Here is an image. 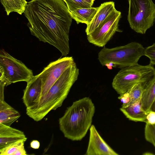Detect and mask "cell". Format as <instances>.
<instances>
[{
	"label": "cell",
	"mask_w": 155,
	"mask_h": 155,
	"mask_svg": "<svg viewBox=\"0 0 155 155\" xmlns=\"http://www.w3.org/2000/svg\"><path fill=\"white\" fill-rule=\"evenodd\" d=\"M24 13L32 35L56 48L62 56L69 54L72 18L63 0H31Z\"/></svg>",
	"instance_id": "obj_1"
},
{
	"label": "cell",
	"mask_w": 155,
	"mask_h": 155,
	"mask_svg": "<svg viewBox=\"0 0 155 155\" xmlns=\"http://www.w3.org/2000/svg\"><path fill=\"white\" fill-rule=\"evenodd\" d=\"M79 75V69L74 62L34 105L26 108L27 115L35 121H38L51 110L61 107Z\"/></svg>",
	"instance_id": "obj_2"
},
{
	"label": "cell",
	"mask_w": 155,
	"mask_h": 155,
	"mask_svg": "<svg viewBox=\"0 0 155 155\" xmlns=\"http://www.w3.org/2000/svg\"><path fill=\"white\" fill-rule=\"evenodd\" d=\"M95 109L89 97L74 102L59 119L60 129L64 137L72 141L81 140L91 126Z\"/></svg>",
	"instance_id": "obj_3"
},
{
	"label": "cell",
	"mask_w": 155,
	"mask_h": 155,
	"mask_svg": "<svg viewBox=\"0 0 155 155\" xmlns=\"http://www.w3.org/2000/svg\"><path fill=\"white\" fill-rule=\"evenodd\" d=\"M145 48L136 42L111 48L104 46L98 54V59L102 66L109 69L122 68L138 64L140 58L144 55Z\"/></svg>",
	"instance_id": "obj_4"
},
{
	"label": "cell",
	"mask_w": 155,
	"mask_h": 155,
	"mask_svg": "<svg viewBox=\"0 0 155 155\" xmlns=\"http://www.w3.org/2000/svg\"><path fill=\"white\" fill-rule=\"evenodd\" d=\"M155 74L153 65L138 64L121 68L114 78L112 86L118 94H124L137 84H147Z\"/></svg>",
	"instance_id": "obj_5"
},
{
	"label": "cell",
	"mask_w": 155,
	"mask_h": 155,
	"mask_svg": "<svg viewBox=\"0 0 155 155\" xmlns=\"http://www.w3.org/2000/svg\"><path fill=\"white\" fill-rule=\"evenodd\" d=\"M127 20L137 33L145 34L155 21V4L152 0H128Z\"/></svg>",
	"instance_id": "obj_6"
},
{
	"label": "cell",
	"mask_w": 155,
	"mask_h": 155,
	"mask_svg": "<svg viewBox=\"0 0 155 155\" xmlns=\"http://www.w3.org/2000/svg\"><path fill=\"white\" fill-rule=\"evenodd\" d=\"M0 74L6 86L18 82L27 83L34 76L32 70L3 49L0 51Z\"/></svg>",
	"instance_id": "obj_7"
},
{
	"label": "cell",
	"mask_w": 155,
	"mask_h": 155,
	"mask_svg": "<svg viewBox=\"0 0 155 155\" xmlns=\"http://www.w3.org/2000/svg\"><path fill=\"white\" fill-rule=\"evenodd\" d=\"M121 17V12L115 9L97 28L87 35L89 42L99 47L104 46L116 32H122L118 27Z\"/></svg>",
	"instance_id": "obj_8"
},
{
	"label": "cell",
	"mask_w": 155,
	"mask_h": 155,
	"mask_svg": "<svg viewBox=\"0 0 155 155\" xmlns=\"http://www.w3.org/2000/svg\"><path fill=\"white\" fill-rule=\"evenodd\" d=\"M74 62L72 57L60 58L50 62L38 74L41 79L42 83V91L40 98L47 92L66 69Z\"/></svg>",
	"instance_id": "obj_9"
},
{
	"label": "cell",
	"mask_w": 155,
	"mask_h": 155,
	"mask_svg": "<svg viewBox=\"0 0 155 155\" xmlns=\"http://www.w3.org/2000/svg\"><path fill=\"white\" fill-rule=\"evenodd\" d=\"M85 155H118L105 141L94 125L90 128L88 144Z\"/></svg>",
	"instance_id": "obj_10"
},
{
	"label": "cell",
	"mask_w": 155,
	"mask_h": 155,
	"mask_svg": "<svg viewBox=\"0 0 155 155\" xmlns=\"http://www.w3.org/2000/svg\"><path fill=\"white\" fill-rule=\"evenodd\" d=\"M42 88L41 79L38 75L34 76L31 79L27 82L24 90L22 99L26 108L34 105L40 98Z\"/></svg>",
	"instance_id": "obj_11"
},
{
	"label": "cell",
	"mask_w": 155,
	"mask_h": 155,
	"mask_svg": "<svg viewBox=\"0 0 155 155\" xmlns=\"http://www.w3.org/2000/svg\"><path fill=\"white\" fill-rule=\"evenodd\" d=\"M6 86L4 81L0 80V123L11 125L21 116L19 113L4 100V91Z\"/></svg>",
	"instance_id": "obj_12"
},
{
	"label": "cell",
	"mask_w": 155,
	"mask_h": 155,
	"mask_svg": "<svg viewBox=\"0 0 155 155\" xmlns=\"http://www.w3.org/2000/svg\"><path fill=\"white\" fill-rule=\"evenodd\" d=\"M27 139L23 132L0 123V149L17 141Z\"/></svg>",
	"instance_id": "obj_13"
},
{
	"label": "cell",
	"mask_w": 155,
	"mask_h": 155,
	"mask_svg": "<svg viewBox=\"0 0 155 155\" xmlns=\"http://www.w3.org/2000/svg\"><path fill=\"white\" fill-rule=\"evenodd\" d=\"M115 9L114 2L113 1L101 4L91 22L87 25L85 31L87 35L93 31Z\"/></svg>",
	"instance_id": "obj_14"
},
{
	"label": "cell",
	"mask_w": 155,
	"mask_h": 155,
	"mask_svg": "<svg viewBox=\"0 0 155 155\" xmlns=\"http://www.w3.org/2000/svg\"><path fill=\"white\" fill-rule=\"evenodd\" d=\"M121 111L129 120L146 123L148 112L143 108L141 100L126 107H121Z\"/></svg>",
	"instance_id": "obj_15"
},
{
	"label": "cell",
	"mask_w": 155,
	"mask_h": 155,
	"mask_svg": "<svg viewBox=\"0 0 155 155\" xmlns=\"http://www.w3.org/2000/svg\"><path fill=\"white\" fill-rule=\"evenodd\" d=\"M98 7L78 8L69 12L72 18L77 24L84 23L87 25L91 21L96 13Z\"/></svg>",
	"instance_id": "obj_16"
},
{
	"label": "cell",
	"mask_w": 155,
	"mask_h": 155,
	"mask_svg": "<svg viewBox=\"0 0 155 155\" xmlns=\"http://www.w3.org/2000/svg\"><path fill=\"white\" fill-rule=\"evenodd\" d=\"M155 99V74L147 84L142 93L141 101L143 109L147 112Z\"/></svg>",
	"instance_id": "obj_17"
},
{
	"label": "cell",
	"mask_w": 155,
	"mask_h": 155,
	"mask_svg": "<svg viewBox=\"0 0 155 155\" xmlns=\"http://www.w3.org/2000/svg\"><path fill=\"white\" fill-rule=\"evenodd\" d=\"M7 15L13 12L21 15L25 10L28 2L26 0H0Z\"/></svg>",
	"instance_id": "obj_18"
},
{
	"label": "cell",
	"mask_w": 155,
	"mask_h": 155,
	"mask_svg": "<svg viewBox=\"0 0 155 155\" xmlns=\"http://www.w3.org/2000/svg\"><path fill=\"white\" fill-rule=\"evenodd\" d=\"M27 140H20L0 149V155H27L24 144Z\"/></svg>",
	"instance_id": "obj_19"
},
{
	"label": "cell",
	"mask_w": 155,
	"mask_h": 155,
	"mask_svg": "<svg viewBox=\"0 0 155 155\" xmlns=\"http://www.w3.org/2000/svg\"><path fill=\"white\" fill-rule=\"evenodd\" d=\"M147 84L138 83L134 85L128 90L127 92L129 94L130 101L127 106L141 100L144 88Z\"/></svg>",
	"instance_id": "obj_20"
},
{
	"label": "cell",
	"mask_w": 155,
	"mask_h": 155,
	"mask_svg": "<svg viewBox=\"0 0 155 155\" xmlns=\"http://www.w3.org/2000/svg\"><path fill=\"white\" fill-rule=\"evenodd\" d=\"M69 12L78 8H88L92 6L84 0H63Z\"/></svg>",
	"instance_id": "obj_21"
},
{
	"label": "cell",
	"mask_w": 155,
	"mask_h": 155,
	"mask_svg": "<svg viewBox=\"0 0 155 155\" xmlns=\"http://www.w3.org/2000/svg\"><path fill=\"white\" fill-rule=\"evenodd\" d=\"M144 136L146 140L152 144L155 147V124L151 125L146 123Z\"/></svg>",
	"instance_id": "obj_22"
},
{
	"label": "cell",
	"mask_w": 155,
	"mask_h": 155,
	"mask_svg": "<svg viewBox=\"0 0 155 155\" xmlns=\"http://www.w3.org/2000/svg\"><path fill=\"white\" fill-rule=\"evenodd\" d=\"M144 55L149 58L150 64L155 65V43L145 48Z\"/></svg>",
	"instance_id": "obj_23"
},
{
	"label": "cell",
	"mask_w": 155,
	"mask_h": 155,
	"mask_svg": "<svg viewBox=\"0 0 155 155\" xmlns=\"http://www.w3.org/2000/svg\"><path fill=\"white\" fill-rule=\"evenodd\" d=\"M146 123L151 125L155 124V112L150 110L148 112Z\"/></svg>",
	"instance_id": "obj_24"
},
{
	"label": "cell",
	"mask_w": 155,
	"mask_h": 155,
	"mask_svg": "<svg viewBox=\"0 0 155 155\" xmlns=\"http://www.w3.org/2000/svg\"><path fill=\"white\" fill-rule=\"evenodd\" d=\"M30 147L34 149H38L40 147L39 142L37 140H33L30 143Z\"/></svg>",
	"instance_id": "obj_25"
},
{
	"label": "cell",
	"mask_w": 155,
	"mask_h": 155,
	"mask_svg": "<svg viewBox=\"0 0 155 155\" xmlns=\"http://www.w3.org/2000/svg\"><path fill=\"white\" fill-rule=\"evenodd\" d=\"M155 112V99L153 101L150 109V111Z\"/></svg>",
	"instance_id": "obj_26"
},
{
	"label": "cell",
	"mask_w": 155,
	"mask_h": 155,
	"mask_svg": "<svg viewBox=\"0 0 155 155\" xmlns=\"http://www.w3.org/2000/svg\"><path fill=\"white\" fill-rule=\"evenodd\" d=\"M84 1L89 4L91 6L94 4L95 0H84Z\"/></svg>",
	"instance_id": "obj_27"
}]
</instances>
